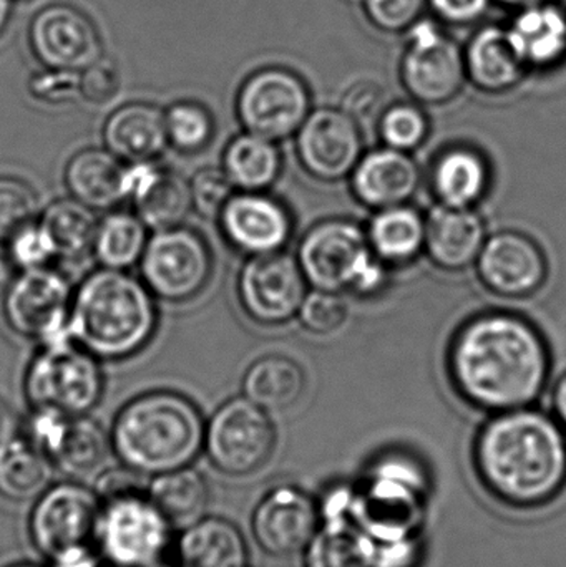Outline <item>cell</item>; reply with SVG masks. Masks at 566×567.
Returning a JSON list of instances; mask_svg holds the SVG:
<instances>
[{
  "mask_svg": "<svg viewBox=\"0 0 566 567\" xmlns=\"http://www.w3.org/2000/svg\"><path fill=\"white\" fill-rule=\"evenodd\" d=\"M447 365L459 395L495 415L537 402L550 377V352L531 320L492 310L457 330Z\"/></svg>",
  "mask_w": 566,
  "mask_h": 567,
  "instance_id": "1",
  "label": "cell"
},
{
  "mask_svg": "<svg viewBox=\"0 0 566 567\" xmlns=\"http://www.w3.org/2000/svg\"><path fill=\"white\" fill-rule=\"evenodd\" d=\"M475 473L497 502L534 509L566 486V435L557 419L538 410L495 413L474 445Z\"/></svg>",
  "mask_w": 566,
  "mask_h": 567,
  "instance_id": "2",
  "label": "cell"
},
{
  "mask_svg": "<svg viewBox=\"0 0 566 567\" xmlns=\"http://www.w3.org/2000/svg\"><path fill=\"white\" fill-rule=\"evenodd\" d=\"M155 299L142 279L126 271L96 269L73 292L70 337L100 362L132 359L158 329Z\"/></svg>",
  "mask_w": 566,
  "mask_h": 567,
  "instance_id": "3",
  "label": "cell"
},
{
  "mask_svg": "<svg viewBox=\"0 0 566 567\" xmlns=\"http://www.w3.org/2000/svg\"><path fill=\"white\" fill-rule=\"evenodd\" d=\"M205 420L188 396L153 390L130 400L113 420L110 442L123 466L143 476L185 468L205 443Z\"/></svg>",
  "mask_w": 566,
  "mask_h": 567,
  "instance_id": "4",
  "label": "cell"
},
{
  "mask_svg": "<svg viewBox=\"0 0 566 567\" xmlns=\"http://www.w3.org/2000/svg\"><path fill=\"white\" fill-rule=\"evenodd\" d=\"M296 259L312 289L371 297L389 282V266L372 252L366 229L351 219L316 223L299 241Z\"/></svg>",
  "mask_w": 566,
  "mask_h": 567,
  "instance_id": "5",
  "label": "cell"
},
{
  "mask_svg": "<svg viewBox=\"0 0 566 567\" xmlns=\"http://www.w3.org/2000/svg\"><path fill=\"white\" fill-rule=\"evenodd\" d=\"M102 502L82 483L49 486L35 499L29 519L33 548L50 567H100L96 546Z\"/></svg>",
  "mask_w": 566,
  "mask_h": 567,
  "instance_id": "6",
  "label": "cell"
},
{
  "mask_svg": "<svg viewBox=\"0 0 566 567\" xmlns=\"http://www.w3.org/2000/svg\"><path fill=\"white\" fill-rule=\"evenodd\" d=\"M424 495V470L414 458L402 453L382 456L356 489L354 525L369 542L414 538Z\"/></svg>",
  "mask_w": 566,
  "mask_h": 567,
  "instance_id": "7",
  "label": "cell"
},
{
  "mask_svg": "<svg viewBox=\"0 0 566 567\" xmlns=\"http://www.w3.org/2000/svg\"><path fill=\"white\" fill-rule=\"evenodd\" d=\"M100 360L72 339L40 346L23 377L32 409H53L70 416L89 415L103 396Z\"/></svg>",
  "mask_w": 566,
  "mask_h": 567,
  "instance_id": "8",
  "label": "cell"
},
{
  "mask_svg": "<svg viewBox=\"0 0 566 567\" xmlns=\"http://www.w3.org/2000/svg\"><path fill=\"white\" fill-rule=\"evenodd\" d=\"M172 529L146 489L120 493L102 499L96 546L113 567H153L168 551Z\"/></svg>",
  "mask_w": 566,
  "mask_h": 567,
  "instance_id": "9",
  "label": "cell"
},
{
  "mask_svg": "<svg viewBox=\"0 0 566 567\" xmlns=\"http://www.w3.org/2000/svg\"><path fill=\"white\" fill-rule=\"evenodd\" d=\"M276 439L269 413L238 396L223 403L206 422L203 450L219 473L243 478L268 465Z\"/></svg>",
  "mask_w": 566,
  "mask_h": 567,
  "instance_id": "10",
  "label": "cell"
},
{
  "mask_svg": "<svg viewBox=\"0 0 566 567\" xmlns=\"http://www.w3.org/2000/svg\"><path fill=\"white\" fill-rule=\"evenodd\" d=\"M140 275L156 299L185 303L198 297L213 275V252L195 229L153 231L140 259Z\"/></svg>",
  "mask_w": 566,
  "mask_h": 567,
  "instance_id": "11",
  "label": "cell"
},
{
  "mask_svg": "<svg viewBox=\"0 0 566 567\" xmlns=\"http://www.w3.org/2000/svg\"><path fill=\"white\" fill-rule=\"evenodd\" d=\"M401 82L405 92L421 105L452 102L467 82L464 49L428 20L409 30V42L401 59Z\"/></svg>",
  "mask_w": 566,
  "mask_h": 567,
  "instance_id": "12",
  "label": "cell"
},
{
  "mask_svg": "<svg viewBox=\"0 0 566 567\" xmlns=\"http://www.w3.org/2000/svg\"><path fill=\"white\" fill-rule=\"evenodd\" d=\"M72 297L69 279L50 266L22 271L3 293V317L17 336L40 346L69 340Z\"/></svg>",
  "mask_w": 566,
  "mask_h": 567,
  "instance_id": "13",
  "label": "cell"
},
{
  "mask_svg": "<svg viewBox=\"0 0 566 567\" xmlns=\"http://www.w3.org/2000/svg\"><path fill=\"white\" fill-rule=\"evenodd\" d=\"M236 113L245 132L281 142L296 135L311 113L308 86L296 73L265 69L243 83Z\"/></svg>",
  "mask_w": 566,
  "mask_h": 567,
  "instance_id": "14",
  "label": "cell"
},
{
  "mask_svg": "<svg viewBox=\"0 0 566 567\" xmlns=\"http://www.w3.org/2000/svg\"><path fill=\"white\" fill-rule=\"evenodd\" d=\"M308 282L298 259L285 251L253 256L238 276V299L253 322L285 326L298 316Z\"/></svg>",
  "mask_w": 566,
  "mask_h": 567,
  "instance_id": "15",
  "label": "cell"
},
{
  "mask_svg": "<svg viewBox=\"0 0 566 567\" xmlns=\"http://www.w3.org/2000/svg\"><path fill=\"white\" fill-rule=\"evenodd\" d=\"M362 148L361 125L342 109L312 110L296 133L299 165L322 183L348 178L364 155Z\"/></svg>",
  "mask_w": 566,
  "mask_h": 567,
  "instance_id": "16",
  "label": "cell"
},
{
  "mask_svg": "<svg viewBox=\"0 0 566 567\" xmlns=\"http://www.w3.org/2000/svg\"><path fill=\"white\" fill-rule=\"evenodd\" d=\"M216 221L225 241L248 258L285 251L295 233L291 212L268 192H236Z\"/></svg>",
  "mask_w": 566,
  "mask_h": 567,
  "instance_id": "17",
  "label": "cell"
},
{
  "mask_svg": "<svg viewBox=\"0 0 566 567\" xmlns=\"http://www.w3.org/2000/svg\"><path fill=\"white\" fill-rule=\"evenodd\" d=\"M321 525L319 505L305 489L281 485L263 496L251 518L255 542L272 558L305 551Z\"/></svg>",
  "mask_w": 566,
  "mask_h": 567,
  "instance_id": "18",
  "label": "cell"
},
{
  "mask_svg": "<svg viewBox=\"0 0 566 567\" xmlns=\"http://www.w3.org/2000/svg\"><path fill=\"white\" fill-rule=\"evenodd\" d=\"M475 268L482 284L505 299L534 296L548 276L541 246L518 231H502L487 238Z\"/></svg>",
  "mask_w": 566,
  "mask_h": 567,
  "instance_id": "19",
  "label": "cell"
},
{
  "mask_svg": "<svg viewBox=\"0 0 566 567\" xmlns=\"http://www.w3.org/2000/svg\"><path fill=\"white\" fill-rule=\"evenodd\" d=\"M30 43L47 69L80 73L102 59V42L95 27L69 6L43 9L30 27Z\"/></svg>",
  "mask_w": 566,
  "mask_h": 567,
  "instance_id": "20",
  "label": "cell"
},
{
  "mask_svg": "<svg viewBox=\"0 0 566 567\" xmlns=\"http://www.w3.org/2000/svg\"><path fill=\"white\" fill-rule=\"evenodd\" d=\"M123 195L153 231L182 226L193 212L189 182L156 159L125 163Z\"/></svg>",
  "mask_w": 566,
  "mask_h": 567,
  "instance_id": "21",
  "label": "cell"
},
{
  "mask_svg": "<svg viewBox=\"0 0 566 567\" xmlns=\"http://www.w3.org/2000/svg\"><path fill=\"white\" fill-rule=\"evenodd\" d=\"M39 449L63 475L83 480L102 468L112 452V442L103 426L89 415H59L43 429Z\"/></svg>",
  "mask_w": 566,
  "mask_h": 567,
  "instance_id": "22",
  "label": "cell"
},
{
  "mask_svg": "<svg viewBox=\"0 0 566 567\" xmlns=\"http://www.w3.org/2000/svg\"><path fill=\"white\" fill-rule=\"evenodd\" d=\"M349 176L354 198L375 212L408 205L421 185L418 163L389 146L364 153Z\"/></svg>",
  "mask_w": 566,
  "mask_h": 567,
  "instance_id": "23",
  "label": "cell"
},
{
  "mask_svg": "<svg viewBox=\"0 0 566 567\" xmlns=\"http://www.w3.org/2000/svg\"><path fill=\"white\" fill-rule=\"evenodd\" d=\"M485 241L487 228L474 208L438 205L425 216V255L444 271L474 266Z\"/></svg>",
  "mask_w": 566,
  "mask_h": 567,
  "instance_id": "24",
  "label": "cell"
},
{
  "mask_svg": "<svg viewBox=\"0 0 566 567\" xmlns=\"http://www.w3.org/2000/svg\"><path fill=\"white\" fill-rule=\"evenodd\" d=\"M469 82L488 95H502L521 85L531 70L507 27L485 25L464 47Z\"/></svg>",
  "mask_w": 566,
  "mask_h": 567,
  "instance_id": "25",
  "label": "cell"
},
{
  "mask_svg": "<svg viewBox=\"0 0 566 567\" xmlns=\"http://www.w3.org/2000/svg\"><path fill=\"white\" fill-rule=\"evenodd\" d=\"M102 138L120 162H153L169 146L165 113L148 103L120 106L106 118Z\"/></svg>",
  "mask_w": 566,
  "mask_h": 567,
  "instance_id": "26",
  "label": "cell"
},
{
  "mask_svg": "<svg viewBox=\"0 0 566 567\" xmlns=\"http://www.w3.org/2000/svg\"><path fill=\"white\" fill-rule=\"evenodd\" d=\"M491 179L487 158L472 146H449L432 163L431 189L439 205L474 208L487 196Z\"/></svg>",
  "mask_w": 566,
  "mask_h": 567,
  "instance_id": "27",
  "label": "cell"
},
{
  "mask_svg": "<svg viewBox=\"0 0 566 567\" xmlns=\"http://www.w3.org/2000/svg\"><path fill=\"white\" fill-rule=\"evenodd\" d=\"M528 70H550L566 60V16L555 0L518 9L507 27Z\"/></svg>",
  "mask_w": 566,
  "mask_h": 567,
  "instance_id": "28",
  "label": "cell"
},
{
  "mask_svg": "<svg viewBox=\"0 0 566 567\" xmlns=\"http://www.w3.org/2000/svg\"><path fill=\"white\" fill-rule=\"evenodd\" d=\"M179 567H248L245 536L235 523L203 516L183 529L176 545Z\"/></svg>",
  "mask_w": 566,
  "mask_h": 567,
  "instance_id": "29",
  "label": "cell"
},
{
  "mask_svg": "<svg viewBox=\"0 0 566 567\" xmlns=\"http://www.w3.org/2000/svg\"><path fill=\"white\" fill-rule=\"evenodd\" d=\"M125 165L106 148H85L66 163L63 182L70 196L93 212H109L125 202Z\"/></svg>",
  "mask_w": 566,
  "mask_h": 567,
  "instance_id": "30",
  "label": "cell"
},
{
  "mask_svg": "<svg viewBox=\"0 0 566 567\" xmlns=\"http://www.w3.org/2000/svg\"><path fill=\"white\" fill-rule=\"evenodd\" d=\"M366 236L372 252L384 265H409L424 251L425 216L409 205L378 209Z\"/></svg>",
  "mask_w": 566,
  "mask_h": 567,
  "instance_id": "31",
  "label": "cell"
},
{
  "mask_svg": "<svg viewBox=\"0 0 566 567\" xmlns=\"http://www.w3.org/2000/svg\"><path fill=\"white\" fill-rule=\"evenodd\" d=\"M53 465L27 436L0 442V498L12 503L35 502L50 486Z\"/></svg>",
  "mask_w": 566,
  "mask_h": 567,
  "instance_id": "32",
  "label": "cell"
},
{
  "mask_svg": "<svg viewBox=\"0 0 566 567\" xmlns=\"http://www.w3.org/2000/svg\"><path fill=\"white\" fill-rule=\"evenodd\" d=\"M305 390V370L285 355L261 357L243 377L246 399L268 413L291 409L302 399Z\"/></svg>",
  "mask_w": 566,
  "mask_h": 567,
  "instance_id": "33",
  "label": "cell"
},
{
  "mask_svg": "<svg viewBox=\"0 0 566 567\" xmlns=\"http://www.w3.org/2000/svg\"><path fill=\"white\" fill-rule=\"evenodd\" d=\"M222 168L236 192H268L281 175V152L276 142L245 132L226 145Z\"/></svg>",
  "mask_w": 566,
  "mask_h": 567,
  "instance_id": "34",
  "label": "cell"
},
{
  "mask_svg": "<svg viewBox=\"0 0 566 567\" xmlns=\"http://www.w3.org/2000/svg\"><path fill=\"white\" fill-rule=\"evenodd\" d=\"M146 495L172 526L183 528L203 518L209 502L208 483L192 465L153 476Z\"/></svg>",
  "mask_w": 566,
  "mask_h": 567,
  "instance_id": "35",
  "label": "cell"
},
{
  "mask_svg": "<svg viewBox=\"0 0 566 567\" xmlns=\"http://www.w3.org/2000/svg\"><path fill=\"white\" fill-rule=\"evenodd\" d=\"M148 228L135 213L112 212L103 216L96 226L92 255L100 268L128 271L140 265Z\"/></svg>",
  "mask_w": 566,
  "mask_h": 567,
  "instance_id": "36",
  "label": "cell"
},
{
  "mask_svg": "<svg viewBox=\"0 0 566 567\" xmlns=\"http://www.w3.org/2000/svg\"><path fill=\"white\" fill-rule=\"evenodd\" d=\"M56 251V258L76 261L92 252L99 219L76 199H56L39 218Z\"/></svg>",
  "mask_w": 566,
  "mask_h": 567,
  "instance_id": "37",
  "label": "cell"
},
{
  "mask_svg": "<svg viewBox=\"0 0 566 567\" xmlns=\"http://www.w3.org/2000/svg\"><path fill=\"white\" fill-rule=\"evenodd\" d=\"M302 558L305 567H372L371 545L351 523L321 522Z\"/></svg>",
  "mask_w": 566,
  "mask_h": 567,
  "instance_id": "38",
  "label": "cell"
},
{
  "mask_svg": "<svg viewBox=\"0 0 566 567\" xmlns=\"http://www.w3.org/2000/svg\"><path fill=\"white\" fill-rule=\"evenodd\" d=\"M168 145L183 155L205 152L215 138V120L205 106L179 102L165 113Z\"/></svg>",
  "mask_w": 566,
  "mask_h": 567,
  "instance_id": "39",
  "label": "cell"
},
{
  "mask_svg": "<svg viewBox=\"0 0 566 567\" xmlns=\"http://www.w3.org/2000/svg\"><path fill=\"white\" fill-rule=\"evenodd\" d=\"M379 136L389 148L411 153L429 136V118L418 102L385 106L378 120Z\"/></svg>",
  "mask_w": 566,
  "mask_h": 567,
  "instance_id": "40",
  "label": "cell"
},
{
  "mask_svg": "<svg viewBox=\"0 0 566 567\" xmlns=\"http://www.w3.org/2000/svg\"><path fill=\"white\" fill-rule=\"evenodd\" d=\"M39 199L29 183L0 176V243H7L20 228L35 221Z\"/></svg>",
  "mask_w": 566,
  "mask_h": 567,
  "instance_id": "41",
  "label": "cell"
},
{
  "mask_svg": "<svg viewBox=\"0 0 566 567\" xmlns=\"http://www.w3.org/2000/svg\"><path fill=\"white\" fill-rule=\"evenodd\" d=\"M348 316V303L341 293L312 289V292L306 293L296 317L302 329L312 336L326 337L341 330Z\"/></svg>",
  "mask_w": 566,
  "mask_h": 567,
  "instance_id": "42",
  "label": "cell"
},
{
  "mask_svg": "<svg viewBox=\"0 0 566 567\" xmlns=\"http://www.w3.org/2000/svg\"><path fill=\"white\" fill-rule=\"evenodd\" d=\"M193 212L203 219L216 221L223 208L236 193L235 186L229 182L225 169L208 166L198 169L189 179Z\"/></svg>",
  "mask_w": 566,
  "mask_h": 567,
  "instance_id": "43",
  "label": "cell"
},
{
  "mask_svg": "<svg viewBox=\"0 0 566 567\" xmlns=\"http://www.w3.org/2000/svg\"><path fill=\"white\" fill-rule=\"evenodd\" d=\"M7 251L13 266L20 271L30 269L49 268L56 258L53 243L50 241L39 219L20 228L12 238L7 241Z\"/></svg>",
  "mask_w": 566,
  "mask_h": 567,
  "instance_id": "44",
  "label": "cell"
},
{
  "mask_svg": "<svg viewBox=\"0 0 566 567\" xmlns=\"http://www.w3.org/2000/svg\"><path fill=\"white\" fill-rule=\"evenodd\" d=\"M369 22L385 33L409 32L428 10V0H362Z\"/></svg>",
  "mask_w": 566,
  "mask_h": 567,
  "instance_id": "45",
  "label": "cell"
},
{
  "mask_svg": "<svg viewBox=\"0 0 566 567\" xmlns=\"http://www.w3.org/2000/svg\"><path fill=\"white\" fill-rule=\"evenodd\" d=\"M122 86L119 66L109 59L96 60L80 72V99L92 105H106L119 96Z\"/></svg>",
  "mask_w": 566,
  "mask_h": 567,
  "instance_id": "46",
  "label": "cell"
},
{
  "mask_svg": "<svg viewBox=\"0 0 566 567\" xmlns=\"http://www.w3.org/2000/svg\"><path fill=\"white\" fill-rule=\"evenodd\" d=\"M33 99L49 105H65L80 99V73L70 70L47 69L29 83Z\"/></svg>",
  "mask_w": 566,
  "mask_h": 567,
  "instance_id": "47",
  "label": "cell"
},
{
  "mask_svg": "<svg viewBox=\"0 0 566 567\" xmlns=\"http://www.w3.org/2000/svg\"><path fill=\"white\" fill-rule=\"evenodd\" d=\"M492 0H428L435 19L447 25L467 27L484 19Z\"/></svg>",
  "mask_w": 566,
  "mask_h": 567,
  "instance_id": "48",
  "label": "cell"
},
{
  "mask_svg": "<svg viewBox=\"0 0 566 567\" xmlns=\"http://www.w3.org/2000/svg\"><path fill=\"white\" fill-rule=\"evenodd\" d=\"M384 99L381 86L372 82H362L346 93L341 109L356 122L361 123L374 116L379 118L382 110L385 109Z\"/></svg>",
  "mask_w": 566,
  "mask_h": 567,
  "instance_id": "49",
  "label": "cell"
},
{
  "mask_svg": "<svg viewBox=\"0 0 566 567\" xmlns=\"http://www.w3.org/2000/svg\"><path fill=\"white\" fill-rule=\"evenodd\" d=\"M19 420L9 402L0 396V442L16 435Z\"/></svg>",
  "mask_w": 566,
  "mask_h": 567,
  "instance_id": "50",
  "label": "cell"
},
{
  "mask_svg": "<svg viewBox=\"0 0 566 567\" xmlns=\"http://www.w3.org/2000/svg\"><path fill=\"white\" fill-rule=\"evenodd\" d=\"M13 278H16V266L10 259L9 251L0 243V297H3V293L7 292Z\"/></svg>",
  "mask_w": 566,
  "mask_h": 567,
  "instance_id": "51",
  "label": "cell"
},
{
  "mask_svg": "<svg viewBox=\"0 0 566 567\" xmlns=\"http://www.w3.org/2000/svg\"><path fill=\"white\" fill-rule=\"evenodd\" d=\"M555 419L558 420L566 432V372L558 380L554 389Z\"/></svg>",
  "mask_w": 566,
  "mask_h": 567,
  "instance_id": "52",
  "label": "cell"
},
{
  "mask_svg": "<svg viewBox=\"0 0 566 567\" xmlns=\"http://www.w3.org/2000/svg\"><path fill=\"white\" fill-rule=\"evenodd\" d=\"M497 2L504 3V6L515 7V9H524V7L548 2V0H497Z\"/></svg>",
  "mask_w": 566,
  "mask_h": 567,
  "instance_id": "53",
  "label": "cell"
},
{
  "mask_svg": "<svg viewBox=\"0 0 566 567\" xmlns=\"http://www.w3.org/2000/svg\"><path fill=\"white\" fill-rule=\"evenodd\" d=\"M10 16V0H0V33L6 29Z\"/></svg>",
  "mask_w": 566,
  "mask_h": 567,
  "instance_id": "54",
  "label": "cell"
},
{
  "mask_svg": "<svg viewBox=\"0 0 566 567\" xmlns=\"http://www.w3.org/2000/svg\"><path fill=\"white\" fill-rule=\"evenodd\" d=\"M557 2V6L560 7L562 12L566 16V0H555Z\"/></svg>",
  "mask_w": 566,
  "mask_h": 567,
  "instance_id": "55",
  "label": "cell"
},
{
  "mask_svg": "<svg viewBox=\"0 0 566 567\" xmlns=\"http://www.w3.org/2000/svg\"><path fill=\"white\" fill-rule=\"evenodd\" d=\"M10 567H43V566L30 565V563H22V565H13V566H10Z\"/></svg>",
  "mask_w": 566,
  "mask_h": 567,
  "instance_id": "56",
  "label": "cell"
}]
</instances>
